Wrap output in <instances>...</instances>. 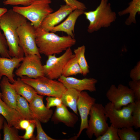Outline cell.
Returning <instances> with one entry per match:
<instances>
[{
    "mask_svg": "<svg viewBox=\"0 0 140 140\" xmlns=\"http://www.w3.org/2000/svg\"><path fill=\"white\" fill-rule=\"evenodd\" d=\"M27 21L25 18L12 9L8 10L0 19V29L6 39L9 54L11 57H24L17 30L20 25Z\"/></svg>",
    "mask_w": 140,
    "mask_h": 140,
    "instance_id": "6da1fadb",
    "label": "cell"
},
{
    "mask_svg": "<svg viewBox=\"0 0 140 140\" xmlns=\"http://www.w3.org/2000/svg\"><path fill=\"white\" fill-rule=\"evenodd\" d=\"M36 41L40 54L47 56L60 54L76 43L74 38L69 36H60L40 26L36 29Z\"/></svg>",
    "mask_w": 140,
    "mask_h": 140,
    "instance_id": "7a4b0ae2",
    "label": "cell"
},
{
    "mask_svg": "<svg viewBox=\"0 0 140 140\" xmlns=\"http://www.w3.org/2000/svg\"><path fill=\"white\" fill-rule=\"evenodd\" d=\"M84 14L89 22L87 28L89 33L97 31L102 28L108 27L117 18L116 14L112 11L109 0H101L95 10L85 11Z\"/></svg>",
    "mask_w": 140,
    "mask_h": 140,
    "instance_id": "3957f363",
    "label": "cell"
},
{
    "mask_svg": "<svg viewBox=\"0 0 140 140\" xmlns=\"http://www.w3.org/2000/svg\"><path fill=\"white\" fill-rule=\"evenodd\" d=\"M51 0H32L27 6L13 7L12 10L30 20L36 29L40 26L45 18L54 11Z\"/></svg>",
    "mask_w": 140,
    "mask_h": 140,
    "instance_id": "277c9868",
    "label": "cell"
},
{
    "mask_svg": "<svg viewBox=\"0 0 140 140\" xmlns=\"http://www.w3.org/2000/svg\"><path fill=\"white\" fill-rule=\"evenodd\" d=\"M20 78L32 87L38 94L43 96L61 98L67 89L58 80L49 79L45 76L36 78L23 76Z\"/></svg>",
    "mask_w": 140,
    "mask_h": 140,
    "instance_id": "5b68a950",
    "label": "cell"
},
{
    "mask_svg": "<svg viewBox=\"0 0 140 140\" xmlns=\"http://www.w3.org/2000/svg\"><path fill=\"white\" fill-rule=\"evenodd\" d=\"M89 115L90 118L88 121L86 134L90 139L94 135L97 138L103 135L109 127L104 107L101 104L95 103L92 107Z\"/></svg>",
    "mask_w": 140,
    "mask_h": 140,
    "instance_id": "8992f818",
    "label": "cell"
},
{
    "mask_svg": "<svg viewBox=\"0 0 140 140\" xmlns=\"http://www.w3.org/2000/svg\"><path fill=\"white\" fill-rule=\"evenodd\" d=\"M134 102L123 107L120 109L115 108L110 102L104 107L105 114L110 123L118 129L133 126L132 111Z\"/></svg>",
    "mask_w": 140,
    "mask_h": 140,
    "instance_id": "52a82bcc",
    "label": "cell"
},
{
    "mask_svg": "<svg viewBox=\"0 0 140 140\" xmlns=\"http://www.w3.org/2000/svg\"><path fill=\"white\" fill-rule=\"evenodd\" d=\"M17 31L25 56L36 54L41 58L36 43V29L31 23H24L18 27Z\"/></svg>",
    "mask_w": 140,
    "mask_h": 140,
    "instance_id": "ba28073f",
    "label": "cell"
},
{
    "mask_svg": "<svg viewBox=\"0 0 140 140\" xmlns=\"http://www.w3.org/2000/svg\"><path fill=\"white\" fill-rule=\"evenodd\" d=\"M74 55L71 48H68L60 57L50 55L43 65L44 75L52 79H58L62 75L63 68L67 61Z\"/></svg>",
    "mask_w": 140,
    "mask_h": 140,
    "instance_id": "9c48e42d",
    "label": "cell"
},
{
    "mask_svg": "<svg viewBox=\"0 0 140 140\" xmlns=\"http://www.w3.org/2000/svg\"><path fill=\"white\" fill-rule=\"evenodd\" d=\"M106 96L114 107L117 109L134 103L135 100L132 90L121 84L117 87L112 85L106 93Z\"/></svg>",
    "mask_w": 140,
    "mask_h": 140,
    "instance_id": "30bf717a",
    "label": "cell"
},
{
    "mask_svg": "<svg viewBox=\"0 0 140 140\" xmlns=\"http://www.w3.org/2000/svg\"><path fill=\"white\" fill-rule=\"evenodd\" d=\"M41 58L36 54L25 56L15 71V75L20 78L26 76L32 78L45 76Z\"/></svg>",
    "mask_w": 140,
    "mask_h": 140,
    "instance_id": "8fae6325",
    "label": "cell"
},
{
    "mask_svg": "<svg viewBox=\"0 0 140 140\" xmlns=\"http://www.w3.org/2000/svg\"><path fill=\"white\" fill-rule=\"evenodd\" d=\"M96 99L85 91L80 92L77 102V107L81 118L79 131L75 137L76 139L85 129L88 128V117L91 109L95 103Z\"/></svg>",
    "mask_w": 140,
    "mask_h": 140,
    "instance_id": "7c38bea8",
    "label": "cell"
},
{
    "mask_svg": "<svg viewBox=\"0 0 140 140\" xmlns=\"http://www.w3.org/2000/svg\"><path fill=\"white\" fill-rule=\"evenodd\" d=\"M58 80L62 83L66 88H73L81 92L88 90L94 92L96 90V79L92 78L78 79L72 77L61 76Z\"/></svg>",
    "mask_w": 140,
    "mask_h": 140,
    "instance_id": "4fadbf2b",
    "label": "cell"
},
{
    "mask_svg": "<svg viewBox=\"0 0 140 140\" xmlns=\"http://www.w3.org/2000/svg\"><path fill=\"white\" fill-rule=\"evenodd\" d=\"M43 98V96L37 94L29 104L35 118L41 122L46 123L51 119L53 112L52 109L48 108L45 105Z\"/></svg>",
    "mask_w": 140,
    "mask_h": 140,
    "instance_id": "5bb4252c",
    "label": "cell"
},
{
    "mask_svg": "<svg viewBox=\"0 0 140 140\" xmlns=\"http://www.w3.org/2000/svg\"><path fill=\"white\" fill-rule=\"evenodd\" d=\"M74 10L66 4L61 5L57 10L50 13L45 18L40 27L45 31L50 32Z\"/></svg>",
    "mask_w": 140,
    "mask_h": 140,
    "instance_id": "9a60e30c",
    "label": "cell"
},
{
    "mask_svg": "<svg viewBox=\"0 0 140 140\" xmlns=\"http://www.w3.org/2000/svg\"><path fill=\"white\" fill-rule=\"evenodd\" d=\"M51 119L55 124L62 123L67 127L71 128L74 127L79 120L76 114L70 112L63 104L56 107Z\"/></svg>",
    "mask_w": 140,
    "mask_h": 140,
    "instance_id": "2e32d148",
    "label": "cell"
},
{
    "mask_svg": "<svg viewBox=\"0 0 140 140\" xmlns=\"http://www.w3.org/2000/svg\"><path fill=\"white\" fill-rule=\"evenodd\" d=\"M85 11L78 9L74 10L69 14L65 20L53 27L50 32L53 33L63 32L66 33L68 35L74 38V27L76 21L80 16L84 14Z\"/></svg>",
    "mask_w": 140,
    "mask_h": 140,
    "instance_id": "e0dca14e",
    "label": "cell"
},
{
    "mask_svg": "<svg viewBox=\"0 0 140 140\" xmlns=\"http://www.w3.org/2000/svg\"><path fill=\"white\" fill-rule=\"evenodd\" d=\"M24 57H12L10 58L0 57V80L3 76H5L13 83L15 81L13 74L14 70L19 67Z\"/></svg>",
    "mask_w": 140,
    "mask_h": 140,
    "instance_id": "ac0fdd59",
    "label": "cell"
},
{
    "mask_svg": "<svg viewBox=\"0 0 140 140\" xmlns=\"http://www.w3.org/2000/svg\"><path fill=\"white\" fill-rule=\"evenodd\" d=\"M0 86L2 100L9 107L16 109L18 94L6 76L3 77Z\"/></svg>",
    "mask_w": 140,
    "mask_h": 140,
    "instance_id": "d6986e66",
    "label": "cell"
},
{
    "mask_svg": "<svg viewBox=\"0 0 140 140\" xmlns=\"http://www.w3.org/2000/svg\"><path fill=\"white\" fill-rule=\"evenodd\" d=\"M0 114L5 118L9 126L20 129L19 123L24 119L15 109L11 108L6 104L0 97Z\"/></svg>",
    "mask_w": 140,
    "mask_h": 140,
    "instance_id": "ffe728a7",
    "label": "cell"
},
{
    "mask_svg": "<svg viewBox=\"0 0 140 140\" xmlns=\"http://www.w3.org/2000/svg\"><path fill=\"white\" fill-rule=\"evenodd\" d=\"M12 85L17 93L24 98L29 103L38 94L32 87L23 81L20 78L15 80Z\"/></svg>",
    "mask_w": 140,
    "mask_h": 140,
    "instance_id": "44dd1931",
    "label": "cell"
},
{
    "mask_svg": "<svg viewBox=\"0 0 140 140\" xmlns=\"http://www.w3.org/2000/svg\"><path fill=\"white\" fill-rule=\"evenodd\" d=\"M80 92L73 88H67L61 99L62 104L78 114L77 102Z\"/></svg>",
    "mask_w": 140,
    "mask_h": 140,
    "instance_id": "7402d4cb",
    "label": "cell"
},
{
    "mask_svg": "<svg viewBox=\"0 0 140 140\" xmlns=\"http://www.w3.org/2000/svg\"><path fill=\"white\" fill-rule=\"evenodd\" d=\"M137 13H140V0H132L129 3L128 7L119 12L118 14L121 16L129 14V16L125 23L126 25H129L132 23H136V16Z\"/></svg>",
    "mask_w": 140,
    "mask_h": 140,
    "instance_id": "603a6c76",
    "label": "cell"
},
{
    "mask_svg": "<svg viewBox=\"0 0 140 140\" xmlns=\"http://www.w3.org/2000/svg\"><path fill=\"white\" fill-rule=\"evenodd\" d=\"M16 109L24 119L29 120L35 119L28 102L24 98L18 94L17 96Z\"/></svg>",
    "mask_w": 140,
    "mask_h": 140,
    "instance_id": "cb8c5ba5",
    "label": "cell"
},
{
    "mask_svg": "<svg viewBox=\"0 0 140 140\" xmlns=\"http://www.w3.org/2000/svg\"><path fill=\"white\" fill-rule=\"evenodd\" d=\"M81 69L78 63L77 59L74 56L67 61L62 71V75L65 77L81 74Z\"/></svg>",
    "mask_w": 140,
    "mask_h": 140,
    "instance_id": "d4e9b609",
    "label": "cell"
},
{
    "mask_svg": "<svg viewBox=\"0 0 140 140\" xmlns=\"http://www.w3.org/2000/svg\"><path fill=\"white\" fill-rule=\"evenodd\" d=\"M86 47L84 45L75 49L73 52L78 63L81 69L82 74L86 75L89 72V67L85 57Z\"/></svg>",
    "mask_w": 140,
    "mask_h": 140,
    "instance_id": "484cf974",
    "label": "cell"
},
{
    "mask_svg": "<svg viewBox=\"0 0 140 140\" xmlns=\"http://www.w3.org/2000/svg\"><path fill=\"white\" fill-rule=\"evenodd\" d=\"M117 133L120 140H139L140 132L135 131L132 127L118 129Z\"/></svg>",
    "mask_w": 140,
    "mask_h": 140,
    "instance_id": "4316f807",
    "label": "cell"
},
{
    "mask_svg": "<svg viewBox=\"0 0 140 140\" xmlns=\"http://www.w3.org/2000/svg\"><path fill=\"white\" fill-rule=\"evenodd\" d=\"M3 140H21L19 135L18 129L14 127L9 126L4 121L3 127Z\"/></svg>",
    "mask_w": 140,
    "mask_h": 140,
    "instance_id": "83f0119b",
    "label": "cell"
},
{
    "mask_svg": "<svg viewBox=\"0 0 140 140\" xmlns=\"http://www.w3.org/2000/svg\"><path fill=\"white\" fill-rule=\"evenodd\" d=\"M118 129L111 124L102 135L96 138V140H120L118 136Z\"/></svg>",
    "mask_w": 140,
    "mask_h": 140,
    "instance_id": "f1b7e54d",
    "label": "cell"
},
{
    "mask_svg": "<svg viewBox=\"0 0 140 140\" xmlns=\"http://www.w3.org/2000/svg\"><path fill=\"white\" fill-rule=\"evenodd\" d=\"M36 127L37 131V135L34 136L31 140H56L48 136L43 129L40 121L35 118Z\"/></svg>",
    "mask_w": 140,
    "mask_h": 140,
    "instance_id": "f546056e",
    "label": "cell"
},
{
    "mask_svg": "<svg viewBox=\"0 0 140 140\" xmlns=\"http://www.w3.org/2000/svg\"><path fill=\"white\" fill-rule=\"evenodd\" d=\"M133 126L136 129L140 127V100H135L132 111Z\"/></svg>",
    "mask_w": 140,
    "mask_h": 140,
    "instance_id": "4dcf8cb0",
    "label": "cell"
},
{
    "mask_svg": "<svg viewBox=\"0 0 140 140\" xmlns=\"http://www.w3.org/2000/svg\"><path fill=\"white\" fill-rule=\"evenodd\" d=\"M0 29V55L3 57L11 58L10 55L7 42L3 34Z\"/></svg>",
    "mask_w": 140,
    "mask_h": 140,
    "instance_id": "1f68e13d",
    "label": "cell"
},
{
    "mask_svg": "<svg viewBox=\"0 0 140 140\" xmlns=\"http://www.w3.org/2000/svg\"><path fill=\"white\" fill-rule=\"evenodd\" d=\"M128 84L129 88L134 93L135 100H140V80H132Z\"/></svg>",
    "mask_w": 140,
    "mask_h": 140,
    "instance_id": "d6a6232c",
    "label": "cell"
},
{
    "mask_svg": "<svg viewBox=\"0 0 140 140\" xmlns=\"http://www.w3.org/2000/svg\"><path fill=\"white\" fill-rule=\"evenodd\" d=\"M46 106L49 109L52 107H58L61 106L62 102L61 98L52 96H47L46 99Z\"/></svg>",
    "mask_w": 140,
    "mask_h": 140,
    "instance_id": "836d02e7",
    "label": "cell"
},
{
    "mask_svg": "<svg viewBox=\"0 0 140 140\" xmlns=\"http://www.w3.org/2000/svg\"><path fill=\"white\" fill-rule=\"evenodd\" d=\"M36 127L35 120L31 122L28 127L25 130V132L24 135L20 136V137L24 140H31L34 136L33 132Z\"/></svg>",
    "mask_w": 140,
    "mask_h": 140,
    "instance_id": "e575fe53",
    "label": "cell"
},
{
    "mask_svg": "<svg viewBox=\"0 0 140 140\" xmlns=\"http://www.w3.org/2000/svg\"><path fill=\"white\" fill-rule=\"evenodd\" d=\"M66 4L74 9H78L85 11L87 9L85 4L77 0H64Z\"/></svg>",
    "mask_w": 140,
    "mask_h": 140,
    "instance_id": "d590c367",
    "label": "cell"
},
{
    "mask_svg": "<svg viewBox=\"0 0 140 140\" xmlns=\"http://www.w3.org/2000/svg\"><path fill=\"white\" fill-rule=\"evenodd\" d=\"M130 77L133 81L140 80V61H138L130 73Z\"/></svg>",
    "mask_w": 140,
    "mask_h": 140,
    "instance_id": "8d00e7d4",
    "label": "cell"
},
{
    "mask_svg": "<svg viewBox=\"0 0 140 140\" xmlns=\"http://www.w3.org/2000/svg\"><path fill=\"white\" fill-rule=\"evenodd\" d=\"M32 0H4L3 3L5 5L17 6L21 5L25 6L29 5Z\"/></svg>",
    "mask_w": 140,
    "mask_h": 140,
    "instance_id": "74e56055",
    "label": "cell"
},
{
    "mask_svg": "<svg viewBox=\"0 0 140 140\" xmlns=\"http://www.w3.org/2000/svg\"><path fill=\"white\" fill-rule=\"evenodd\" d=\"M34 120H29L25 119L21 120L19 123L20 129L25 130L29 126L30 123Z\"/></svg>",
    "mask_w": 140,
    "mask_h": 140,
    "instance_id": "f35d334b",
    "label": "cell"
},
{
    "mask_svg": "<svg viewBox=\"0 0 140 140\" xmlns=\"http://www.w3.org/2000/svg\"><path fill=\"white\" fill-rule=\"evenodd\" d=\"M4 117L0 114V140L1 139V130L3 128L4 122Z\"/></svg>",
    "mask_w": 140,
    "mask_h": 140,
    "instance_id": "ab89813d",
    "label": "cell"
},
{
    "mask_svg": "<svg viewBox=\"0 0 140 140\" xmlns=\"http://www.w3.org/2000/svg\"><path fill=\"white\" fill-rule=\"evenodd\" d=\"M8 9L5 8H0V19L2 16L7 11Z\"/></svg>",
    "mask_w": 140,
    "mask_h": 140,
    "instance_id": "60d3db41",
    "label": "cell"
},
{
    "mask_svg": "<svg viewBox=\"0 0 140 140\" xmlns=\"http://www.w3.org/2000/svg\"><path fill=\"white\" fill-rule=\"evenodd\" d=\"M0 97L1 98L2 97V95L1 92H0Z\"/></svg>",
    "mask_w": 140,
    "mask_h": 140,
    "instance_id": "b9f144b4",
    "label": "cell"
}]
</instances>
